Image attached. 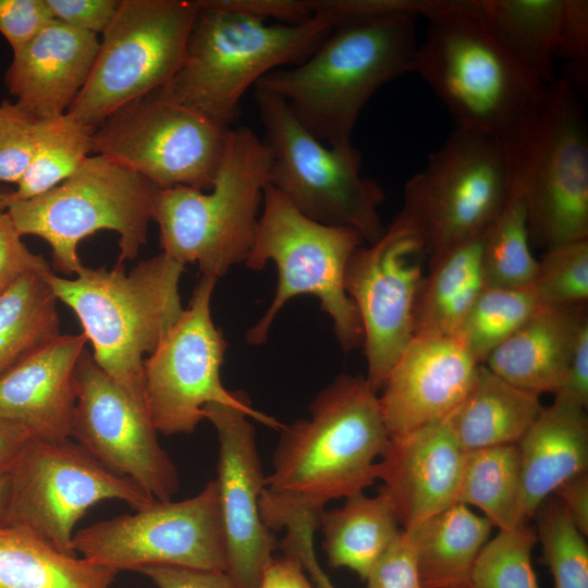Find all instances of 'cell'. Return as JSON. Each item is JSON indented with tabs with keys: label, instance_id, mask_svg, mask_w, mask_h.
<instances>
[{
	"label": "cell",
	"instance_id": "obj_1",
	"mask_svg": "<svg viewBox=\"0 0 588 588\" xmlns=\"http://www.w3.org/2000/svg\"><path fill=\"white\" fill-rule=\"evenodd\" d=\"M309 412L283 426L265 477L259 511L271 531L296 517L319 522L328 502L364 492L390 441L378 393L360 376L336 377Z\"/></svg>",
	"mask_w": 588,
	"mask_h": 588
},
{
	"label": "cell",
	"instance_id": "obj_2",
	"mask_svg": "<svg viewBox=\"0 0 588 588\" xmlns=\"http://www.w3.org/2000/svg\"><path fill=\"white\" fill-rule=\"evenodd\" d=\"M425 19L414 72L446 106L456 128L497 138L510 159L530 131L549 85L497 38L474 0H438Z\"/></svg>",
	"mask_w": 588,
	"mask_h": 588
},
{
	"label": "cell",
	"instance_id": "obj_3",
	"mask_svg": "<svg viewBox=\"0 0 588 588\" xmlns=\"http://www.w3.org/2000/svg\"><path fill=\"white\" fill-rule=\"evenodd\" d=\"M418 16L399 12L338 24L303 62L269 72L255 88L281 98L320 142L348 144L375 93L415 71Z\"/></svg>",
	"mask_w": 588,
	"mask_h": 588
},
{
	"label": "cell",
	"instance_id": "obj_4",
	"mask_svg": "<svg viewBox=\"0 0 588 588\" xmlns=\"http://www.w3.org/2000/svg\"><path fill=\"white\" fill-rule=\"evenodd\" d=\"M184 265L161 253L128 273L83 266L74 279L52 271L47 281L78 318L91 356L137 404L144 400V355L151 354L182 315L180 279Z\"/></svg>",
	"mask_w": 588,
	"mask_h": 588
},
{
	"label": "cell",
	"instance_id": "obj_5",
	"mask_svg": "<svg viewBox=\"0 0 588 588\" xmlns=\"http://www.w3.org/2000/svg\"><path fill=\"white\" fill-rule=\"evenodd\" d=\"M196 2L183 63L163 88L226 128H232L252 85L271 71L303 62L333 28L330 19L320 15L296 24H268L222 0Z\"/></svg>",
	"mask_w": 588,
	"mask_h": 588
},
{
	"label": "cell",
	"instance_id": "obj_6",
	"mask_svg": "<svg viewBox=\"0 0 588 588\" xmlns=\"http://www.w3.org/2000/svg\"><path fill=\"white\" fill-rule=\"evenodd\" d=\"M270 168L262 139L248 127H232L211 189L157 191L152 220L162 253L184 266L197 264L201 274L216 279L245 261L255 243Z\"/></svg>",
	"mask_w": 588,
	"mask_h": 588
},
{
	"label": "cell",
	"instance_id": "obj_7",
	"mask_svg": "<svg viewBox=\"0 0 588 588\" xmlns=\"http://www.w3.org/2000/svg\"><path fill=\"white\" fill-rule=\"evenodd\" d=\"M352 229L316 222L301 213L280 192L268 185L253 248L245 260L252 270L273 261L278 284L270 306L247 330L249 345H264L271 326L287 302L313 295L331 318L344 353L363 346L364 332L357 308L345 290V269L352 254L363 245Z\"/></svg>",
	"mask_w": 588,
	"mask_h": 588
},
{
	"label": "cell",
	"instance_id": "obj_8",
	"mask_svg": "<svg viewBox=\"0 0 588 588\" xmlns=\"http://www.w3.org/2000/svg\"><path fill=\"white\" fill-rule=\"evenodd\" d=\"M158 189L142 175L95 154L53 188L13 199L7 212L22 236L45 240L54 268L72 275L83 267L78 243L100 230L120 235L118 264L135 259L146 244Z\"/></svg>",
	"mask_w": 588,
	"mask_h": 588
},
{
	"label": "cell",
	"instance_id": "obj_9",
	"mask_svg": "<svg viewBox=\"0 0 588 588\" xmlns=\"http://www.w3.org/2000/svg\"><path fill=\"white\" fill-rule=\"evenodd\" d=\"M255 100L271 159L269 185L307 218L352 229L368 245L379 241L385 231L379 215L384 194L362 175V157L352 143L320 142L274 94L255 88Z\"/></svg>",
	"mask_w": 588,
	"mask_h": 588
},
{
	"label": "cell",
	"instance_id": "obj_10",
	"mask_svg": "<svg viewBox=\"0 0 588 588\" xmlns=\"http://www.w3.org/2000/svg\"><path fill=\"white\" fill-rule=\"evenodd\" d=\"M530 242L546 250L588 240V127L571 83L549 85L541 109L510 159Z\"/></svg>",
	"mask_w": 588,
	"mask_h": 588
},
{
	"label": "cell",
	"instance_id": "obj_11",
	"mask_svg": "<svg viewBox=\"0 0 588 588\" xmlns=\"http://www.w3.org/2000/svg\"><path fill=\"white\" fill-rule=\"evenodd\" d=\"M511 166L494 137L455 128L405 184L400 211L418 231L427 261L482 235L512 191Z\"/></svg>",
	"mask_w": 588,
	"mask_h": 588
},
{
	"label": "cell",
	"instance_id": "obj_12",
	"mask_svg": "<svg viewBox=\"0 0 588 588\" xmlns=\"http://www.w3.org/2000/svg\"><path fill=\"white\" fill-rule=\"evenodd\" d=\"M197 11L196 0H121L66 113L96 128L122 106L166 87L183 63Z\"/></svg>",
	"mask_w": 588,
	"mask_h": 588
},
{
	"label": "cell",
	"instance_id": "obj_13",
	"mask_svg": "<svg viewBox=\"0 0 588 588\" xmlns=\"http://www.w3.org/2000/svg\"><path fill=\"white\" fill-rule=\"evenodd\" d=\"M8 477L9 495L0 526L34 534L69 554H76L74 528L91 506L120 500L136 511L157 501L73 439L30 438Z\"/></svg>",
	"mask_w": 588,
	"mask_h": 588
},
{
	"label": "cell",
	"instance_id": "obj_14",
	"mask_svg": "<svg viewBox=\"0 0 588 588\" xmlns=\"http://www.w3.org/2000/svg\"><path fill=\"white\" fill-rule=\"evenodd\" d=\"M230 130L160 88L107 117L94 131L93 154L111 159L158 188L209 191Z\"/></svg>",
	"mask_w": 588,
	"mask_h": 588
},
{
	"label": "cell",
	"instance_id": "obj_15",
	"mask_svg": "<svg viewBox=\"0 0 588 588\" xmlns=\"http://www.w3.org/2000/svg\"><path fill=\"white\" fill-rule=\"evenodd\" d=\"M217 279L201 274L188 306L143 364L144 400L157 432L191 434L204 419L203 409L222 403L244 409L262 425H284L252 406L243 391L224 388L220 369L228 343L211 318Z\"/></svg>",
	"mask_w": 588,
	"mask_h": 588
},
{
	"label": "cell",
	"instance_id": "obj_16",
	"mask_svg": "<svg viewBox=\"0 0 588 588\" xmlns=\"http://www.w3.org/2000/svg\"><path fill=\"white\" fill-rule=\"evenodd\" d=\"M82 558L117 571L163 565L226 569V550L215 479L196 495L150 505L75 532Z\"/></svg>",
	"mask_w": 588,
	"mask_h": 588
},
{
	"label": "cell",
	"instance_id": "obj_17",
	"mask_svg": "<svg viewBox=\"0 0 588 588\" xmlns=\"http://www.w3.org/2000/svg\"><path fill=\"white\" fill-rule=\"evenodd\" d=\"M426 261L421 236L399 213L379 241L359 246L346 265L345 290L363 326L366 379L377 393L414 338Z\"/></svg>",
	"mask_w": 588,
	"mask_h": 588
},
{
	"label": "cell",
	"instance_id": "obj_18",
	"mask_svg": "<svg viewBox=\"0 0 588 588\" xmlns=\"http://www.w3.org/2000/svg\"><path fill=\"white\" fill-rule=\"evenodd\" d=\"M71 439L109 469L157 501L180 488L177 469L161 448L147 409L137 404L84 350L76 366Z\"/></svg>",
	"mask_w": 588,
	"mask_h": 588
},
{
	"label": "cell",
	"instance_id": "obj_19",
	"mask_svg": "<svg viewBox=\"0 0 588 588\" xmlns=\"http://www.w3.org/2000/svg\"><path fill=\"white\" fill-rule=\"evenodd\" d=\"M203 414L219 440L215 480L225 538V572L240 588H259L275 540L259 511L266 476L255 428L248 413L236 406L210 403Z\"/></svg>",
	"mask_w": 588,
	"mask_h": 588
},
{
	"label": "cell",
	"instance_id": "obj_20",
	"mask_svg": "<svg viewBox=\"0 0 588 588\" xmlns=\"http://www.w3.org/2000/svg\"><path fill=\"white\" fill-rule=\"evenodd\" d=\"M480 365L454 336H414L378 396L389 438L449 417L467 396Z\"/></svg>",
	"mask_w": 588,
	"mask_h": 588
},
{
	"label": "cell",
	"instance_id": "obj_21",
	"mask_svg": "<svg viewBox=\"0 0 588 588\" xmlns=\"http://www.w3.org/2000/svg\"><path fill=\"white\" fill-rule=\"evenodd\" d=\"M465 452L450 416L390 439L376 464L379 489L391 502L402 529L456 503Z\"/></svg>",
	"mask_w": 588,
	"mask_h": 588
},
{
	"label": "cell",
	"instance_id": "obj_22",
	"mask_svg": "<svg viewBox=\"0 0 588 588\" xmlns=\"http://www.w3.org/2000/svg\"><path fill=\"white\" fill-rule=\"evenodd\" d=\"M87 339L61 334L0 376V417L42 441L71 439L75 372Z\"/></svg>",
	"mask_w": 588,
	"mask_h": 588
},
{
	"label": "cell",
	"instance_id": "obj_23",
	"mask_svg": "<svg viewBox=\"0 0 588 588\" xmlns=\"http://www.w3.org/2000/svg\"><path fill=\"white\" fill-rule=\"evenodd\" d=\"M98 48L97 35L53 20L13 52L5 86L35 118L62 115L86 84Z\"/></svg>",
	"mask_w": 588,
	"mask_h": 588
},
{
	"label": "cell",
	"instance_id": "obj_24",
	"mask_svg": "<svg viewBox=\"0 0 588 588\" xmlns=\"http://www.w3.org/2000/svg\"><path fill=\"white\" fill-rule=\"evenodd\" d=\"M586 326L587 303L542 305L485 365L520 389L539 395L554 393L565 379Z\"/></svg>",
	"mask_w": 588,
	"mask_h": 588
},
{
	"label": "cell",
	"instance_id": "obj_25",
	"mask_svg": "<svg viewBox=\"0 0 588 588\" xmlns=\"http://www.w3.org/2000/svg\"><path fill=\"white\" fill-rule=\"evenodd\" d=\"M586 409L553 401L517 443L522 474V516L528 524L540 504L569 479L587 473Z\"/></svg>",
	"mask_w": 588,
	"mask_h": 588
},
{
	"label": "cell",
	"instance_id": "obj_26",
	"mask_svg": "<svg viewBox=\"0 0 588 588\" xmlns=\"http://www.w3.org/2000/svg\"><path fill=\"white\" fill-rule=\"evenodd\" d=\"M544 406L540 395L501 378L485 364L462 404L450 415L464 452L517 444Z\"/></svg>",
	"mask_w": 588,
	"mask_h": 588
},
{
	"label": "cell",
	"instance_id": "obj_27",
	"mask_svg": "<svg viewBox=\"0 0 588 588\" xmlns=\"http://www.w3.org/2000/svg\"><path fill=\"white\" fill-rule=\"evenodd\" d=\"M493 525L463 503H454L403 529L411 540L424 588H470L474 564Z\"/></svg>",
	"mask_w": 588,
	"mask_h": 588
},
{
	"label": "cell",
	"instance_id": "obj_28",
	"mask_svg": "<svg viewBox=\"0 0 588 588\" xmlns=\"http://www.w3.org/2000/svg\"><path fill=\"white\" fill-rule=\"evenodd\" d=\"M319 526L328 565L351 569L362 580L402 532L395 511L381 491L376 497L359 492L339 507L323 510Z\"/></svg>",
	"mask_w": 588,
	"mask_h": 588
},
{
	"label": "cell",
	"instance_id": "obj_29",
	"mask_svg": "<svg viewBox=\"0 0 588 588\" xmlns=\"http://www.w3.org/2000/svg\"><path fill=\"white\" fill-rule=\"evenodd\" d=\"M485 234V233H483ZM483 234L428 261L414 317V336H453L485 287Z\"/></svg>",
	"mask_w": 588,
	"mask_h": 588
},
{
	"label": "cell",
	"instance_id": "obj_30",
	"mask_svg": "<svg viewBox=\"0 0 588 588\" xmlns=\"http://www.w3.org/2000/svg\"><path fill=\"white\" fill-rule=\"evenodd\" d=\"M497 38L542 84L558 77L554 60L566 0H474Z\"/></svg>",
	"mask_w": 588,
	"mask_h": 588
},
{
	"label": "cell",
	"instance_id": "obj_31",
	"mask_svg": "<svg viewBox=\"0 0 588 588\" xmlns=\"http://www.w3.org/2000/svg\"><path fill=\"white\" fill-rule=\"evenodd\" d=\"M118 572L0 526V588H111Z\"/></svg>",
	"mask_w": 588,
	"mask_h": 588
},
{
	"label": "cell",
	"instance_id": "obj_32",
	"mask_svg": "<svg viewBox=\"0 0 588 588\" xmlns=\"http://www.w3.org/2000/svg\"><path fill=\"white\" fill-rule=\"evenodd\" d=\"M49 271H29L0 295V376L61 335Z\"/></svg>",
	"mask_w": 588,
	"mask_h": 588
},
{
	"label": "cell",
	"instance_id": "obj_33",
	"mask_svg": "<svg viewBox=\"0 0 588 588\" xmlns=\"http://www.w3.org/2000/svg\"><path fill=\"white\" fill-rule=\"evenodd\" d=\"M456 502L479 509L499 530L526 524L517 444L465 452Z\"/></svg>",
	"mask_w": 588,
	"mask_h": 588
},
{
	"label": "cell",
	"instance_id": "obj_34",
	"mask_svg": "<svg viewBox=\"0 0 588 588\" xmlns=\"http://www.w3.org/2000/svg\"><path fill=\"white\" fill-rule=\"evenodd\" d=\"M94 131L68 113L38 120L34 154L14 199L38 196L69 179L93 154Z\"/></svg>",
	"mask_w": 588,
	"mask_h": 588
},
{
	"label": "cell",
	"instance_id": "obj_35",
	"mask_svg": "<svg viewBox=\"0 0 588 588\" xmlns=\"http://www.w3.org/2000/svg\"><path fill=\"white\" fill-rule=\"evenodd\" d=\"M529 243L525 204L512 183L505 205L483 234L485 286L530 287L538 260L532 256Z\"/></svg>",
	"mask_w": 588,
	"mask_h": 588
},
{
	"label": "cell",
	"instance_id": "obj_36",
	"mask_svg": "<svg viewBox=\"0 0 588 588\" xmlns=\"http://www.w3.org/2000/svg\"><path fill=\"white\" fill-rule=\"evenodd\" d=\"M541 306L531 286H485L453 336L479 364H485Z\"/></svg>",
	"mask_w": 588,
	"mask_h": 588
},
{
	"label": "cell",
	"instance_id": "obj_37",
	"mask_svg": "<svg viewBox=\"0 0 588 588\" xmlns=\"http://www.w3.org/2000/svg\"><path fill=\"white\" fill-rule=\"evenodd\" d=\"M537 540L542 565L553 577L554 588H588V546L558 497H549L536 511Z\"/></svg>",
	"mask_w": 588,
	"mask_h": 588
},
{
	"label": "cell",
	"instance_id": "obj_38",
	"mask_svg": "<svg viewBox=\"0 0 588 588\" xmlns=\"http://www.w3.org/2000/svg\"><path fill=\"white\" fill-rule=\"evenodd\" d=\"M537 541L530 523L499 530L474 564L470 588H539L531 563Z\"/></svg>",
	"mask_w": 588,
	"mask_h": 588
},
{
	"label": "cell",
	"instance_id": "obj_39",
	"mask_svg": "<svg viewBox=\"0 0 588 588\" xmlns=\"http://www.w3.org/2000/svg\"><path fill=\"white\" fill-rule=\"evenodd\" d=\"M531 287L542 305L587 303L588 240L546 250Z\"/></svg>",
	"mask_w": 588,
	"mask_h": 588
},
{
	"label": "cell",
	"instance_id": "obj_40",
	"mask_svg": "<svg viewBox=\"0 0 588 588\" xmlns=\"http://www.w3.org/2000/svg\"><path fill=\"white\" fill-rule=\"evenodd\" d=\"M35 118L19 102H0V184H17L35 148Z\"/></svg>",
	"mask_w": 588,
	"mask_h": 588
},
{
	"label": "cell",
	"instance_id": "obj_41",
	"mask_svg": "<svg viewBox=\"0 0 588 588\" xmlns=\"http://www.w3.org/2000/svg\"><path fill=\"white\" fill-rule=\"evenodd\" d=\"M556 59L564 60L576 85L584 87L588 74V1L566 0L565 19Z\"/></svg>",
	"mask_w": 588,
	"mask_h": 588
},
{
	"label": "cell",
	"instance_id": "obj_42",
	"mask_svg": "<svg viewBox=\"0 0 588 588\" xmlns=\"http://www.w3.org/2000/svg\"><path fill=\"white\" fill-rule=\"evenodd\" d=\"M365 581L366 588H424L413 544L403 529Z\"/></svg>",
	"mask_w": 588,
	"mask_h": 588
},
{
	"label": "cell",
	"instance_id": "obj_43",
	"mask_svg": "<svg viewBox=\"0 0 588 588\" xmlns=\"http://www.w3.org/2000/svg\"><path fill=\"white\" fill-rule=\"evenodd\" d=\"M53 20L46 0H0V34L13 52Z\"/></svg>",
	"mask_w": 588,
	"mask_h": 588
},
{
	"label": "cell",
	"instance_id": "obj_44",
	"mask_svg": "<svg viewBox=\"0 0 588 588\" xmlns=\"http://www.w3.org/2000/svg\"><path fill=\"white\" fill-rule=\"evenodd\" d=\"M49 264L22 241L7 211H0V295L21 275L48 270Z\"/></svg>",
	"mask_w": 588,
	"mask_h": 588
},
{
	"label": "cell",
	"instance_id": "obj_45",
	"mask_svg": "<svg viewBox=\"0 0 588 588\" xmlns=\"http://www.w3.org/2000/svg\"><path fill=\"white\" fill-rule=\"evenodd\" d=\"M121 0H46L52 16L78 30L102 34L113 20Z\"/></svg>",
	"mask_w": 588,
	"mask_h": 588
},
{
	"label": "cell",
	"instance_id": "obj_46",
	"mask_svg": "<svg viewBox=\"0 0 588 588\" xmlns=\"http://www.w3.org/2000/svg\"><path fill=\"white\" fill-rule=\"evenodd\" d=\"M137 572L157 588H240L225 571L155 565Z\"/></svg>",
	"mask_w": 588,
	"mask_h": 588
},
{
	"label": "cell",
	"instance_id": "obj_47",
	"mask_svg": "<svg viewBox=\"0 0 588 588\" xmlns=\"http://www.w3.org/2000/svg\"><path fill=\"white\" fill-rule=\"evenodd\" d=\"M556 402L581 408L588 404V326L580 332L562 385L553 393Z\"/></svg>",
	"mask_w": 588,
	"mask_h": 588
},
{
	"label": "cell",
	"instance_id": "obj_48",
	"mask_svg": "<svg viewBox=\"0 0 588 588\" xmlns=\"http://www.w3.org/2000/svg\"><path fill=\"white\" fill-rule=\"evenodd\" d=\"M230 8L241 10L264 20L274 19L281 23L296 24L315 16L313 0H222Z\"/></svg>",
	"mask_w": 588,
	"mask_h": 588
},
{
	"label": "cell",
	"instance_id": "obj_49",
	"mask_svg": "<svg viewBox=\"0 0 588 588\" xmlns=\"http://www.w3.org/2000/svg\"><path fill=\"white\" fill-rule=\"evenodd\" d=\"M259 588H318L301 562L291 554L272 558L262 572Z\"/></svg>",
	"mask_w": 588,
	"mask_h": 588
},
{
	"label": "cell",
	"instance_id": "obj_50",
	"mask_svg": "<svg viewBox=\"0 0 588 588\" xmlns=\"http://www.w3.org/2000/svg\"><path fill=\"white\" fill-rule=\"evenodd\" d=\"M555 493L565 505L579 531L588 534V476L578 475L560 486Z\"/></svg>",
	"mask_w": 588,
	"mask_h": 588
},
{
	"label": "cell",
	"instance_id": "obj_51",
	"mask_svg": "<svg viewBox=\"0 0 588 588\" xmlns=\"http://www.w3.org/2000/svg\"><path fill=\"white\" fill-rule=\"evenodd\" d=\"M29 439L23 427L0 417V479L9 476Z\"/></svg>",
	"mask_w": 588,
	"mask_h": 588
},
{
	"label": "cell",
	"instance_id": "obj_52",
	"mask_svg": "<svg viewBox=\"0 0 588 588\" xmlns=\"http://www.w3.org/2000/svg\"><path fill=\"white\" fill-rule=\"evenodd\" d=\"M296 558L318 588H336L319 566L313 543H305L296 551Z\"/></svg>",
	"mask_w": 588,
	"mask_h": 588
},
{
	"label": "cell",
	"instance_id": "obj_53",
	"mask_svg": "<svg viewBox=\"0 0 588 588\" xmlns=\"http://www.w3.org/2000/svg\"><path fill=\"white\" fill-rule=\"evenodd\" d=\"M14 199V189L7 188L0 184V211H7Z\"/></svg>",
	"mask_w": 588,
	"mask_h": 588
},
{
	"label": "cell",
	"instance_id": "obj_54",
	"mask_svg": "<svg viewBox=\"0 0 588 588\" xmlns=\"http://www.w3.org/2000/svg\"><path fill=\"white\" fill-rule=\"evenodd\" d=\"M9 495V477L0 479V517L4 511Z\"/></svg>",
	"mask_w": 588,
	"mask_h": 588
}]
</instances>
